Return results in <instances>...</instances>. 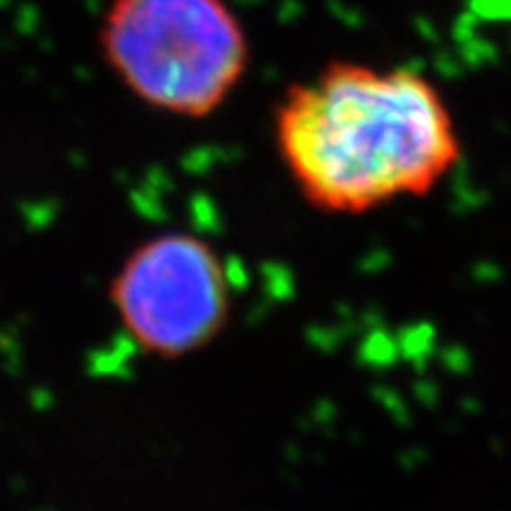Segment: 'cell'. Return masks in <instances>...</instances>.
Listing matches in <instances>:
<instances>
[{
	"instance_id": "1",
	"label": "cell",
	"mask_w": 511,
	"mask_h": 511,
	"mask_svg": "<svg viewBox=\"0 0 511 511\" xmlns=\"http://www.w3.org/2000/svg\"><path fill=\"white\" fill-rule=\"evenodd\" d=\"M275 142L300 194L327 213L422 197L462 157L453 114L428 78L360 62L327 64L282 93Z\"/></svg>"
},
{
	"instance_id": "2",
	"label": "cell",
	"mask_w": 511,
	"mask_h": 511,
	"mask_svg": "<svg viewBox=\"0 0 511 511\" xmlns=\"http://www.w3.org/2000/svg\"><path fill=\"white\" fill-rule=\"evenodd\" d=\"M97 45L130 95L183 119L223 107L249 67V39L225 0H112Z\"/></svg>"
},
{
	"instance_id": "3",
	"label": "cell",
	"mask_w": 511,
	"mask_h": 511,
	"mask_svg": "<svg viewBox=\"0 0 511 511\" xmlns=\"http://www.w3.org/2000/svg\"><path fill=\"white\" fill-rule=\"evenodd\" d=\"M112 303L142 351L183 358L220 334L230 289L211 244L190 232H164L128 254L112 280Z\"/></svg>"
}]
</instances>
